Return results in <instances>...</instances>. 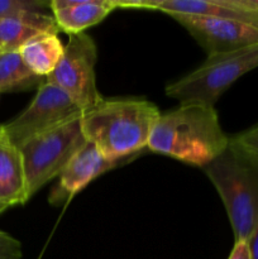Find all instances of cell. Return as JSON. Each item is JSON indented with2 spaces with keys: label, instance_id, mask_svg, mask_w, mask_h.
Wrapping results in <instances>:
<instances>
[{
  "label": "cell",
  "instance_id": "1",
  "mask_svg": "<svg viewBox=\"0 0 258 259\" xmlns=\"http://www.w3.org/2000/svg\"><path fill=\"white\" fill-rule=\"evenodd\" d=\"M161 111L146 99H104L83 111V136L106 159L129 161L148 146Z\"/></svg>",
  "mask_w": 258,
  "mask_h": 259
},
{
  "label": "cell",
  "instance_id": "2",
  "mask_svg": "<svg viewBox=\"0 0 258 259\" xmlns=\"http://www.w3.org/2000/svg\"><path fill=\"white\" fill-rule=\"evenodd\" d=\"M228 143L229 137L223 131L214 106L190 103L161 113L147 148L204 168L224 151Z\"/></svg>",
  "mask_w": 258,
  "mask_h": 259
},
{
  "label": "cell",
  "instance_id": "3",
  "mask_svg": "<svg viewBox=\"0 0 258 259\" xmlns=\"http://www.w3.org/2000/svg\"><path fill=\"white\" fill-rule=\"evenodd\" d=\"M202 169L224 204L234 242H248L258 225V153L233 137Z\"/></svg>",
  "mask_w": 258,
  "mask_h": 259
},
{
  "label": "cell",
  "instance_id": "4",
  "mask_svg": "<svg viewBox=\"0 0 258 259\" xmlns=\"http://www.w3.org/2000/svg\"><path fill=\"white\" fill-rule=\"evenodd\" d=\"M258 67V45L207 56L205 62L166 88L180 104L214 106L218 99L243 75Z\"/></svg>",
  "mask_w": 258,
  "mask_h": 259
},
{
  "label": "cell",
  "instance_id": "5",
  "mask_svg": "<svg viewBox=\"0 0 258 259\" xmlns=\"http://www.w3.org/2000/svg\"><path fill=\"white\" fill-rule=\"evenodd\" d=\"M81 118L38 134L18 147L22 153L29 199L46 184L60 176L86 143Z\"/></svg>",
  "mask_w": 258,
  "mask_h": 259
},
{
  "label": "cell",
  "instance_id": "6",
  "mask_svg": "<svg viewBox=\"0 0 258 259\" xmlns=\"http://www.w3.org/2000/svg\"><path fill=\"white\" fill-rule=\"evenodd\" d=\"M96 61L98 48L90 35L86 33L68 35L62 58L46 81L61 89L86 111L103 100L96 88Z\"/></svg>",
  "mask_w": 258,
  "mask_h": 259
},
{
  "label": "cell",
  "instance_id": "7",
  "mask_svg": "<svg viewBox=\"0 0 258 259\" xmlns=\"http://www.w3.org/2000/svg\"><path fill=\"white\" fill-rule=\"evenodd\" d=\"M82 114V109L67 94L45 81L38 86L37 93L27 109L2 126L10 141L19 147L38 134L81 118Z\"/></svg>",
  "mask_w": 258,
  "mask_h": 259
},
{
  "label": "cell",
  "instance_id": "8",
  "mask_svg": "<svg viewBox=\"0 0 258 259\" xmlns=\"http://www.w3.org/2000/svg\"><path fill=\"white\" fill-rule=\"evenodd\" d=\"M185 28L207 56L258 45V28L229 18L169 15Z\"/></svg>",
  "mask_w": 258,
  "mask_h": 259
},
{
  "label": "cell",
  "instance_id": "9",
  "mask_svg": "<svg viewBox=\"0 0 258 259\" xmlns=\"http://www.w3.org/2000/svg\"><path fill=\"white\" fill-rule=\"evenodd\" d=\"M124 162L128 161L106 159L91 142L86 141L82 148L72 157L61 172L57 184L53 186L48 196V201L56 206L63 205L96 177L120 166Z\"/></svg>",
  "mask_w": 258,
  "mask_h": 259
},
{
  "label": "cell",
  "instance_id": "10",
  "mask_svg": "<svg viewBox=\"0 0 258 259\" xmlns=\"http://www.w3.org/2000/svg\"><path fill=\"white\" fill-rule=\"evenodd\" d=\"M50 8L58 29L72 35L103 22L118 4L116 0H53Z\"/></svg>",
  "mask_w": 258,
  "mask_h": 259
},
{
  "label": "cell",
  "instance_id": "11",
  "mask_svg": "<svg viewBox=\"0 0 258 259\" xmlns=\"http://www.w3.org/2000/svg\"><path fill=\"white\" fill-rule=\"evenodd\" d=\"M28 200L22 153L0 125V212Z\"/></svg>",
  "mask_w": 258,
  "mask_h": 259
},
{
  "label": "cell",
  "instance_id": "12",
  "mask_svg": "<svg viewBox=\"0 0 258 259\" xmlns=\"http://www.w3.org/2000/svg\"><path fill=\"white\" fill-rule=\"evenodd\" d=\"M60 32L55 19L45 13H32L23 18L0 19V52H19L34 37Z\"/></svg>",
  "mask_w": 258,
  "mask_h": 259
},
{
  "label": "cell",
  "instance_id": "13",
  "mask_svg": "<svg viewBox=\"0 0 258 259\" xmlns=\"http://www.w3.org/2000/svg\"><path fill=\"white\" fill-rule=\"evenodd\" d=\"M65 52V46L55 33H46L30 39L19 50L22 60L34 75L43 77L55 71Z\"/></svg>",
  "mask_w": 258,
  "mask_h": 259
},
{
  "label": "cell",
  "instance_id": "14",
  "mask_svg": "<svg viewBox=\"0 0 258 259\" xmlns=\"http://www.w3.org/2000/svg\"><path fill=\"white\" fill-rule=\"evenodd\" d=\"M42 82V77L27 67L19 52H0V93L38 89Z\"/></svg>",
  "mask_w": 258,
  "mask_h": 259
},
{
  "label": "cell",
  "instance_id": "15",
  "mask_svg": "<svg viewBox=\"0 0 258 259\" xmlns=\"http://www.w3.org/2000/svg\"><path fill=\"white\" fill-rule=\"evenodd\" d=\"M50 3L42 0H0V19L23 18L32 13H43Z\"/></svg>",
  "mask_w": 258,
  "mask_h": 259
},
{
  "label": "cell",
  "instance_id": "16",
  "mask_svg": "<svg viewBox=\"0 0 258 259\" xmlns=\"http://www.w3.org/2000/svg\"><path fill=\"white\" fill-rule=\"evenodd\" d=\"M0 259H22L20 242L3 230H0Z\"/></svg>",
  "mask_w": 258,
  "mask_h": 259
},
{
  "label": "cell",
  "instance_id": "17",
  "mask_svg": "<svg viewBox=\"0 0 258 259\" xmlns=\"http://www.w3.org/2000/svg\"><path fill=\"white\" fill-rule=\"evenodd\" d=\"M235 139L238 142H240L243 146L249 148L250 151L258 153V124L253 126V128L245 131L244 133L239 134V136H235Z\"/></svg>",
  "mask_w": 258,
  "mask_h": 259
},
{
  "label": "cell",
  "instance_id": "18",
  "mask_svg": "<svg viewBox=\"0 0 258 259\" xmlns=\"http://www.w3.org/2000/svg\"><path fill=\"white\" fill-rule=\"evenodd\" d=\"M228 259H252L248 242H245V240L234 242V247H233Z\"/></svg>",
  "mask_w": 258,
  "mask_h": 259
},
{
  "label": "cell",
  "instance_id": "19",
  "mask_svg": "<svg viewBox=\"0 0 258 259\" xmlns=\"http://www.w3.org/2000/svg\"><path fill=\"white\" fill-rule=\"evenodd\" d=\"M248 245H249L250 257L252 259H258V225L253 232L252 237L248 240Z\"/></svg>",
  "mask_w": 258,
  "mask_h": 259
}]
</instances>
